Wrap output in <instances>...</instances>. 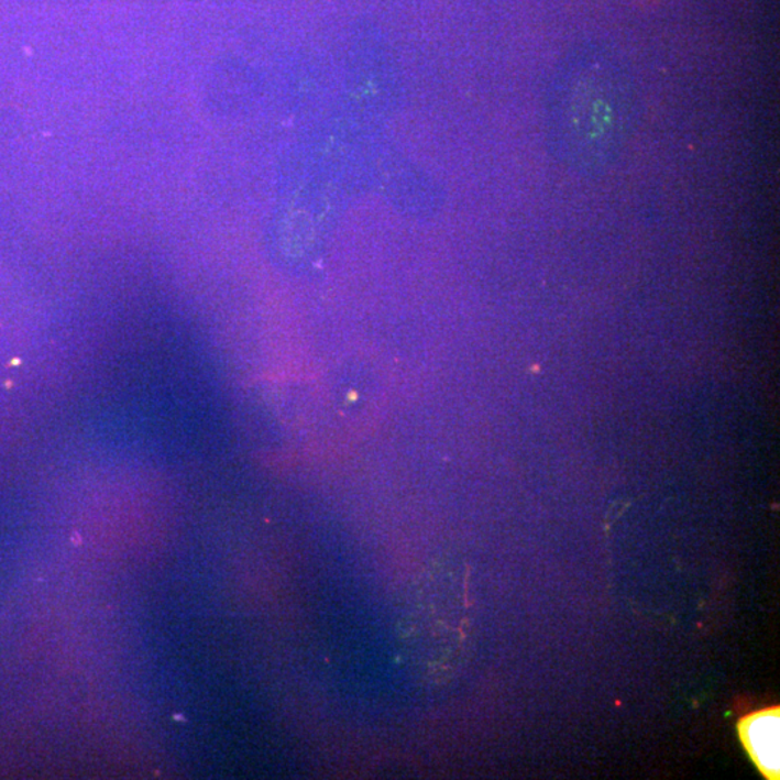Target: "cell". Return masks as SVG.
I'll return each mask as SVG.
<instances>
[{
    "instance_id": "cell-1",
    "label": "cell",
    "mask_w": 780,
    "mask_h": 780,
    "mask_svg": "<svg viewBox=\"0 0 780 780\" xmlns=\"http://www.w3.org/2000/svg\"><path fill=\"white\" fill-rule=\"evenodd\" d=\"M638 81L620 57L581 48L558 63L549 85L547 127L558 163L580 175H600L620 158L638 129Z\"/></svg>"
},
{
    "instance_id": "cell-2",
    "label": "cell",
    "mask_w": 780,
    "mask_h": 780,
    "mask_svg": "<svg viewBox=\"0 0 780 780\" xmlns=\"http://www.w3.org/2000/svg\"><path fill=\"white\" fill-rule=\"evenodd\" d=\"M740 733L761 772L768 778H778L779 710L772 708L750 715L741 723Z\"/></svg>"
}]
</instances>
